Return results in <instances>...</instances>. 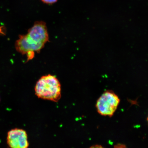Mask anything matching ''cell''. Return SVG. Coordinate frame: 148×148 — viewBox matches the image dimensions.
I'll return each instance as SVG.
<instances>
[{"label":"cell","instance_id":"obj_1","mask_svg":"<svg viewBox=\"0 0 148 148\" xmlns=\"http://www.w3.org/2000/svg\"><path fill=\"white\" fill-rule=\"evenodd\" d=\"M34 90L37 97L46 100L56 102L62 97L60 81L50 74L40 77L36 83Z\"/></svg>","mask_w":148,"mask_h":148},{"label":"cell","instance_id":"obj_2","mask_svg":"<svg viewBox=\"0 0 148 148\" xmlns=\"http://www.w3.org/2000/svg\"><path fill=\"white\" fill-rule=\"evenodd\" d=\"M120 103V98L115 92L106 90L98 99L96 107L100 115L111 117L117 110Z\"/></svg>","mask_w":148,"mask_h":148},{"label":"cell","instance_id":"obj_3","mask_svg":"<svg viewBox=\"0 0 148 148\" xmlns=\"http://www.w3.org/2000/svg\"><path fill=\"white\" fill-rule=\"evenodd\" d=\"M29 42L34 46L40 53L45 44L49 41V37L47 26L45 22H35L29 29L26 34Z\"/></svg>","mask_w":148,"mask_h":148},{"label":"cell","instance_id":"obj_4","mask_svg":"<svg viewBox=\"0 0 148 148\" xmlns=\"http://www.w3.org/2000/svg\"><path fill=\"white\" fill-rule=\"evenodd\" d=\"M7 143L11 148H27L29 144L26 132L20 129L11 130L7 134Z\"/></svg>","mask_w":148,"mask_h":148},{"label":"cell","instance_id":"obj_5","mask_svg":"<svg viewBox=\"0 0 148 148\" xmlns=\"http://www.w3.org/2000/svg\"><path fill=\"white\" fill-rule=\"evenodd\" d=\"M16 50L22 55H26L27 60H32L36 52L34 48L28 41L26 35H20L15 43Z\"/></svg>","mask_w":148,"mask_h":148},{"label":"cell","instance_id":"obj_6","mask_svg":"<svg viewBox=\"0 0 148 148\" xmlns=\"http://www.w3.org/2000/svg\"><path fill=\"white\" fill-rule=\"evenodd\" d=\"M44 3L49 5H51L56 3L58 0H41Z\"/></svg>","mask_w":148,"mask_h":148},{"label":"cell","instance_id":"obj_7","mask_svg":"<svg viewBox=\"0 0 148 148\" xmlns=\"http://www.w3.org/2000/svg\"><path fill=\"white\" fill-rule=\"evenodd\" d=\"M126 146L125 145L121 144H118L115 146V147L116 148H124Z\"/></svg>","mask_w":148,"mask_h":148},{"label":"cell","instance_id":"obj_8","mask_svg":"<svg viewBox=\"0 0 148 148\" xmlns=\"http://www.w3.org/2000/svg\"><path fill=\"white\" fill-rule=\"evenodd\" d=\"M3 27H0V35L2 34H3L4 33V32H3Z\"/></svg>","mask_w":148,"mask_h":148},{"label":"cell","instance_id":"obj_9","mask_svg":"<svg viewBox=\"0 0 148 148\" xmlns=\"http://www.w3.org/2000/svg\"><path fill=\"white\" fill-rule=\"evenodd\" d=\"M147 121L148 123V117L147 118Z\"/></svg>","mask_w":148,"mask_h":148}]
</instances>
